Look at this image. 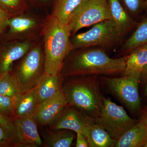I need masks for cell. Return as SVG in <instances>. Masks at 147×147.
Instances as JSON below:
<instances>
[{"label":"cell","instance_id":"6da1fadb","mask_svg":"<svg viewBox=\"0 0 147 147\" xmlns=\"http://www.w3.org/2000/svg\"><path fill=\"white\" fill-rule=\"evenodd\" d=\"M81 49L69 59L64 69L65 77L113 76L122 73L125 68L127 55L113 59L101 47Z\"/></svg>","mask_w":147,"mask_h":147},{"label":"cell","instance_id":"7a4b0ae2","mask_svg":"<svg viewBox=\"0 0 147 147\" xmlns=\"http://www.w3.org/2000/svg\"><path fill=\"white\" fill-rule=\"evenodd\" d=\"M100 83L99 76H80L66 80L63 83L62 90L67 104L95 119L103 105Z\"/></svg>","mask_w":147,"mask_h":147},{"label":"cell","instance_id":"3957f363","mask_svg":"<svg viewBox=\"0 0 147 147\" xmlns=\"http://www.w3.org/2000/svg\"><path fill=\"white\" fill-rule=\"evenodd\" d=\"M71 33L69 25H63L53 15L47 21L44 30V73L60 74L65 58L72 50Z\"/></svg>","mask_w":147,"mask_h":147},{"label":"cell","instance_id":"277c9868","mask_svg":"<svg viewBox=\"0 0 147 147\" xmlns=\"http://www.w3.org/2000/svg\"><path fill=\"white\" fill-rule=\"evenodd\" d=\"M141 76V75H123L118 77L101 76H99V79L110 94L131 112L135 113L141 105L139 85Z\"/></svg>","mask_w":147,"mask_h":147},{"label":"cell","instance_id":"5b68a950","mask_svg":"<svg viewBox=\"0 0 147 147\" xmlns=\"http://www.w3.org/2000/svg\"><path fill=\"white\" fill-rule=\"evenodd\" d=\"M123 38L114 21L109 19L95 24L88 31L76 35L70 43L72 50L93 47L105 49L118 44Z\"/></svg>","mask_w":147,"mask_h":147},{"label":"cell","instance_id":"8992f818","mask_svg":"<svg viewBox=\"0 0 147 147\" xmlns=\"http://www.w3.org/2000/svg\"><path fill=\"white\" fill-rule=\"evenodd\" d=\"M95 121L116 141L137 123L127 115L123 107L104 97L100 115Z\"/></svg>","mask_w":147,"mask_h":147},{"label":"cell","instance_id":"52a82bcc","mask_svg":"<svg viewBox=\"0 0 147 147\" xmlns=\"http://www.w3.org/2000/svg\"><path fill=\"white\" fill-rule=\"evenodd\" d=\"M111 19L108 0H83L72 13L68 25L71 33Z\"/></svg>","mask_w":147,"mask_h":147},{"label":"cell","instance_id":"ba28073f","mask_svg":"<svg viewBox=\"0 0 147 147\" xmlns=\"http://www.w3.org/2000/svg\"><path fill=\"white\" fill-rule=\"evenodd\" d=\"M44 73V55L39 47H34L27 53L14 75L21 93L36 86Z\"/></svg>","mask_w":147,"mask_h":147},{"label":"cell","instance_id":"9c48e42d","mask_svg":"<svg viewBox=\"0 0 147 147\" xmlns=\"http://www.w3.org/2000/svg\"><path fill=\"white\" fill-rule=\"evenodd\" d=\"M95 122L94 119L67 104L49 125L51 130L67 129L84 134L88 127Z\"/></svg>","mask_w":147,"mask_h":147},{"label":"cell","instance_id":"30bf717a","mask_svg":"<svg viewBox=\"0 0 147 147\" xmlns=\"http://www.w3.org/2000/svg\"><path fill=\"white\" fill-rule=\"evenodd\" d=\"M13 122L15 129V146L35 147L42 145L37 124L32 117H16L13 119Z\"/></svg>","mask_w":147,"mask_h":147},{"label":"cell","instance_id":"8fae6325","mask_svg":"<svg viewBox=\"0 0 147 147\" xmlns=\"http://www.w3.org/2000/svg\"><path fill=\"white\" fill-rule=\"evenodd\" d=\"M67 104L62 90H60L52 97L39 103L32 117L37 124L49 125Z\"/></svg>","mask_w":147,"mask_h":147},{"label":"cell","instance_id":"7c38bea8","mask_svg":"<svg viewBox=\"0 0 147 147\" xmlns=\"http://www.w3.org/2000/svg\"><path fill=\"white\" fill-rule=\"evenodd\" d=\"M31 43L28 41L15 42L6 45L0 50V76L10 73L13 63L29 52Z\"/></svg>","mask_w":147,"mask_h":147},{"label":"cell","instance_id":"4fadbf2b","mask_svg":"<svg viewBox=\"0 0 147 147\" xmlns=\"http://www.w3.org/2000/svg\"><path fill=\"white\" fill-rule=\"evenodd\" d=\"M111 19L116 28L123 37L136 29L139 23L134 21L125 10L119 0H108Z\"/></svg>","mask_w":147,"mask_h":147},{"label":"cell","instance_id":"5bb4252c","mask_svg":"<svg viewBox=\"0 0 147 147\" xmlns=\"http://www.w3.org/2000/svg\"><path fill=\"white\" fill-rule=\"evenodd\" d=\"M14 99L17 117H32L39 104L37 86L29 91L20 94Z\"/></svg>","mask_w":147,"mask_h":147},{"label":"cell","instance_id":"9a60e30c","mask_svg":"<svg viewBox=\"0 0 147 147\" xmlns=\"http://www.w3.org/2000/svg\"><path fill=\"white\" fill-rule=\"evenodd\" d=\"M147 65V44L141 45L127 55L123 75H142Z\"/></svg>","mask_w":147,"mask_h":147},{"label":"cell","instance_id":"2e32d148","mask_svg":"<svg viewBox=\"0 0 147 147\" xmlns=\"http://www.w3.org/2000/svg\"><path fill=\"white\" fill-rule=\"evenodd\" d=\"M147 142V130L139 121L117 140L114 147H143Z\"/></svg>","mask_w":147,"mask_h":147},{"label":"cell","instance_id":"e0dca14e","mask_svg":"<svg viewBox=\"0 0 147 147\" xmlns=\"http://www.w3.org/2000/svg\"><path fill=\"white\" fill-rule=\"evenodd\" d=\"M63 79L60 74H43L37 85L39 103L47 100L62 89Z\"/></svg>","mask_w":147,"mask_h":147},{"label":"cell","instance_id":"ac0fdd59","mask_svg":"<svg viewBox=\"0 0 147 147\" xmlns=\"http://www.w3.org/2000/svg\"><path fill=\"white\" fill-rule=\"evenodd\" d=\"M84 134L89 147H113L117 142L95 122L88 127Z\"/></svg>","mask_w":147,"mask_h":147},{"label":"cell","instance_id":"d6986e66","mask_svg":"<svg viewBox=\"0 0 147 147\" xmlns=\"http://www.w3.org/2000/svg\"><path fill=\"white\" fill-rule=\"evenodd\" d=\"M146 44H147V17L139 23L134 32L122 46L120 54H129L136 47Z\"/></svg>","mask_w":147,"mask_h":147},{"label":"cell","instance_id":"ffe728a7","mask_svg":"<svg viewBox=\"0 0 147 147\" xmlns=\"http://www.w3.org/2000/svg\"><path fill=\"white\" fill-rule=\"evenodd\" d=\"M75 133L69 129H51L45 135L44 146L70 147L75 138Z\"/></svg>","mask_w":147,"mask_h":147},{"label":"cell","instance_id":"44dd1931","mask_svg":"<svg viewBox=\"0 0 147 147\" xmlns=\"http://www.w3.org/2000/svg\"><path fill=\"white\" fill-rule=\"evenodd\" d=\"M82 1L57 0L53 16L63 25H68L72 13Z\"/></svg>","mask_w":147,"mask_h":147},{"label":"cell","instance_id":"7402d4cb","mask_svg":"<svg viewBox=\"0 0 147 147\" xmlns=\"http://www.w3.org/2000/svg\"><path fill=\"white\" fill-rule=\"evenodd\" d=\"M21 93L14 75L8 73L0 76V94L14 98Z\"/></svg>","mask_w":147,"mask_h":147},{"label":"cell","instance_id":"603a6c76","mask_svg":"<svg viewBox=\"0 0 147 147\" xmlns=\"http://www.w3.org/2000/svg\"><path fill=\"white\" fill-rule=\"evenodd\" d=\"M7 25L11 33H19L32 28L36 26V22L32 18L18 16L9 18Z\"/></svg>","mask_w":147,"mask_h":147},{"label":"cell","instance_id":"cb8c5ba5","mask_svg":"<svg viewBox=\"0 0 147 147\" xmlns=\"http://www.w3.org/2000/svg\"><path fill=\"white\" fill-rule=\"evenodd\" d=\"M0 115L13 119L17 117L14 98L0 94Z\"/></svg>","mask_w":147,"mask_h":147},{"label":"cell","instance_id":"d4e9b609","mask_svg":"<svg viewBox=\"0 0 147 147\" xmlns=\"http://www.w3.org/2000/svg\"><path fill=\"white\" fill-rule=\"evenodd\" d=\"M13 119L0 115V125L5 131L11 145L14 146L15 139V129Z\"/></svg>","mask_w":147,"mask_h":147},{"label":"cell","instance_id":"484cf974","mask_svg":"<svg viewBox=\"0 0 147 147\" xmlns=\"http://www.w3.org/2000/svg\"><path fill=\"white\" fill-rule=\"evenodd\" d=\"M127 8L133 14H137L144 10L145 0H123Z\"/></svg>","mask_w":147,"mask_h":147},{"label":"cell","instance_id":"4316f807","mask_svg":"<svg viewBox=\"0 0 147 147\" xmlns=\"http://www.w3.org/2000/svg\"><path fill=\"white\" fill-rule=\"evenodd\" d=\"M21 0H0V7L6 11L13 10L19 5Z\"/></svg>","mask_w":147,"mask_h":147},{"label":"cell","instance_id":"83f0119b","mask_svg":"<svg viewBox=\"0 0 147 147\" xmlns=\"http://www.w3.org/2000/svg\"><path fill=\"white\" fill-rule=\"evenodd\" d=\"M9 19L8 12L0 7V35L8 26L7 24Z\"/></svg>","mask_w":147,"mask_h":147},{"label":"cell","instance_id":"f1b7e54d","mask_svg":"<svg viewBox=\"0 0 147 147\" xmlns=\"http://www.w3.org/2000/svg\"><path fill=\"white\" fill-rule=\"evenodd\" d=\"M76 134V147H88V144L86 136L83 133L78 132Z\"/></svg>","mask_w":147,"mask_h":147},{"label":"cell","instance_id":"f546056e","mask_svg":"<svg viewBox=\"0 0 147 147\" xmlns=\"http://www.w3.org/2000/svg\"><path fill=\"white\" fill-rule=\"evenodd\" d=\"M11 145L5 131L0 125V146Z\"/></svg>","mask_w":147,"mask_h":147},{"label":"cell","instance_id":"4dcf8cb0","mask_svg":"<svg viewBox=\"0 0 147 147\" xmlns=\"http://www.w3.org/2000/svg\"><path fill=\"white\" fill-rule=\"evenodd\" d=\"M139 122L142 124L147 130V110L144 109Z\"/></svg>","mask_w":147,"mask_h":147},{"label":"cell","instance_id":"1f68e13d","mask_svg":"<svg viewBox=\"0 0 147 147\" xmlns=\"http://www.w3.org/2000/svg\"><path fill=\"white\" fill-rule=\"evenodd\" d=\"M141 78L143 80L144 85V93L145 96H147V71L142 74Z\"/></svg>","mask_w":147,"mask_h":147},{"label":"cell","instance_id":"d6a6232c","mask_svg":"<svg viewBox=\"0 0 147 147\" xmlns=\"http://www.w3.org/2000/svg\"><path fill=\"white\" fill-rule=\"evenodd\" d=\"M144 10L146 11L147 12V0H145Z\"/></svg>","mask_w":147,"mask_h":147},{"label":"cell","instance_id":"836d02e7","mask_svg":"<svg viewBox=\"0 0 147 147\" xmlns=\"http://www.w3.org/2000/svg\"><path fill=\"white\" fill-rule=\"evenodd\" d=\"M147 71V65L146 66V67H145L144 70V71H143V73H142V74H143L146 73V72Z\"/></svg>","mask_w":147,"mask_h":147},{"label":"cell","instance_id":"e575fe53","mask_svg":"<svg viewBox=\"0 0 147 147\" xmlns=\"http://www.w3.org/2000/svg\"><path fill=\"white\" fill-rule=\"evenodd\" d=\"M147 147V142L146 144H145V145H144V147Z\"/></svg>","mask_w":147,"mask_h":147},{"label":"cell","instance_id":"d590c367","mask_svg":"<svg viewBox=\"0 0 147 147\" xmlns=\"http://www.w3.org/2000/svg\"><path fill=\"white\" fill-rule=\"evenodd\" d=\"M144 109H146V110H147V105H146V107H145Z\"/></svg>","mask_w":147,"mask_h":147}]
</instances>
